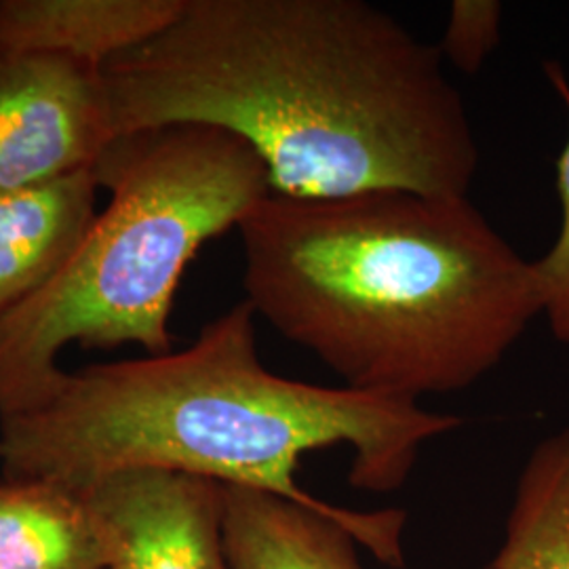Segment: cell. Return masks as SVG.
<instances>
[{
    "label": "cell",
    "mask_w": 569,
    "mask_h": 569,
    "mask_svg": "<svg viewBox=\"0 0 569 569\" xmlns=\"http://www.w3.org/2000/svg\"><path fill=\"white\" fill-rule=\"evenodd\" d=\"M114 138L102 70L0 51V192L93 167Z\"/></svg>",
    "instance_id": "5b68a950"
},
{
    "label": "cell",
    "mask_w": 569,
    "mask_h": 569,
    "mask_svg": "<svg viewBox=\"0 0 569 569\" xmlns=\"http://www.w3.org/2000/svg\"><path fill=\"white\" fill-rule=\"evenodd\" d=\"M93 171L108 207L68 264L0 317V418L51 397L63 376L58 355L72 342L171 352L169 317L186 268L272 192L260 154L204 124L121 133Z\"/></svg>",
    "instance_id": "277c9868"
},
{
    "label": "cell",
    "mask_w": 569,
    "mask_h": 569,
    "mask_svg": "<svg viewBox=\"0 0 569 569\" xmlns=\"http://www.w3.org/2000/svg\"><path fill=\"white\" fill-rule=\"evenodd\" d=\"M256 312L232 306L180 352L61 376L41 406L0 418L4 479L82 491L133 470H164L262 489L338 521L378 561L403 568V510L323 502L298 486L308 451L348 446L350 486H406L420 448L462 418L413 401L319 387L266 369Z\"/></svg>",
    "instance_id": "7a4b0ae2"
},
{
    "label": "cell",
    "mask_w": 569,
    "mask_h": 569,
    "mask_svg": "<svg viewBox=\"0 0 569 569\" xmlns=\"http://www.w3.org/2000/svg\"><path fill=\"white\" fill-rule=\"evenodd\" d=\"M443 63L366 0H183L102 79L117 136L224 129L260 154L279 194L468 197L479 146Z\"/></svg>",
    "instance_id": "6da1fadb"
},
{
    "label": "cell",
    "mask_w": 569,
    "mask_h": 569,
    "mask_svg": "<svg viewBox=\"0 0 569 569\" xmlns=\"http://www.w3.org/2000/svg\"><path fill=\"white\" fill-rule=\"evenodd\" d=\"M557 194L561 204L559 234L549 253L536 260V266L545 291L542 315L555 340L569 346V138L557 161Z\"/></svg>",
    "instance_id": "4fadbf2b"
},
{
    "label": "cell",
    "mask_w": 569,
    "mask_h": 569,
    "mask_svg": "<svg viewBox=\"0 0 569 569\" xmlns=\"http://www.w3.org/2000/svg\"><path fill=\"white\" fill-rule=\"evenodd\" d=\"M237 228L244 302L352 390L472 387L545 312L538 266L468 197L268 192Z\"/></svg>",
    "instance_id": "3957f363"
},
{
    "label": "cell",
    "mask_w": 569,
    "mask_h": 569,
    "mask_svg": "<svg viewBox=\"0 0 569 569\" xmlns=\"http://www.w3.org/2000/svg\"><path fill=\"white\" fill-rule=\"evenodd\" d=\"M0 569H108L81 491L47 481H0Z\"/></svg>",
    "instance_id": "30bf717a"
},
{
    "label": "cell",
    "mask_w": 569,
    "mask_h": 569,
    "mask_svg": "<svg viewBox=\"0 0 569 569\" xmlns=\"http://www.w3.org/2000/svg\"><path fill=\"white\" fill-rule=\"evenodd\" d=\"M228 569H363L338 521L262 489L222 486Z\"/></svg>",
    "instance_id": "9c48e42d"
},
{
    "label": "cell",
    "mask_w": 569,
    "mask_h": 569,
    "mask_svg": "<svg viewBox=\"0 0 569 569\" xmlns=\"http://www.w3.org/2000/svg\"><path fill=\"white\" fill-rule=\"evenodd\" d=\"M488 569H569V427L531 451Z\"/></svg>",
    "instance_id": "8fae6325"
},
{
    "label": "cell",
    "mask_w": 569,
    "mask_h": 569,
    "mask_svg": "<svg viewBox=\"0 0 569 569\" xmlns=\"http://www.w3.org/2000/svg\"><path fill=\"white\" fill-rule=\"evenodd\" d=\"M502 4L496 0H453L448 26L437 44L443 61L477 74L500 42Z\"/></svg>",
    "instance_id": "7c38bea8"
},
{
    "label": "cell",
    "mask_w": 569,
    "mask_h": 569,
    "mask_svg": "<svg viewBox=\"0 0 569 569\" xmlns=\"http://www.w3.org/2000/svg\"><path fill=\"white\" fill-rule=\"evenodd\" d=\"M183 0H0V51L77 61H108L157 37Z\"/></svg>",
    "instance_id": "ba28073f"
},
{
    "label": "cell",
    "mask_w": 569,
    "mask_h": 569,
    "mask_svg": "<svg viewBox=\"0 0 569 569\" xmlns=\"http://www.w3.org/2000/svg\"><path fill=\"white\" fill-rule=\"evenodd\" d=\"M81 493L102 536L108 569H228L222 483L133 470Z\"/></svg>",
    "instance_id": "8992f818"
},
{
    "label": "cell",
    "mask_w": 569,
    "mask_h": 569,
    "mask_svg": "<svg viewBox=\"0 0 569 569\" xmlns=\"http://www.w3.org/2000/svg\"><path fill=\"white\" fill-rule=\"evenodd\" d=\"M98 188L82 167L0 192V317L68 264L98 218Z\"/></svg>",
    "instance_id": "52a82bcc"
}]
</instances>
